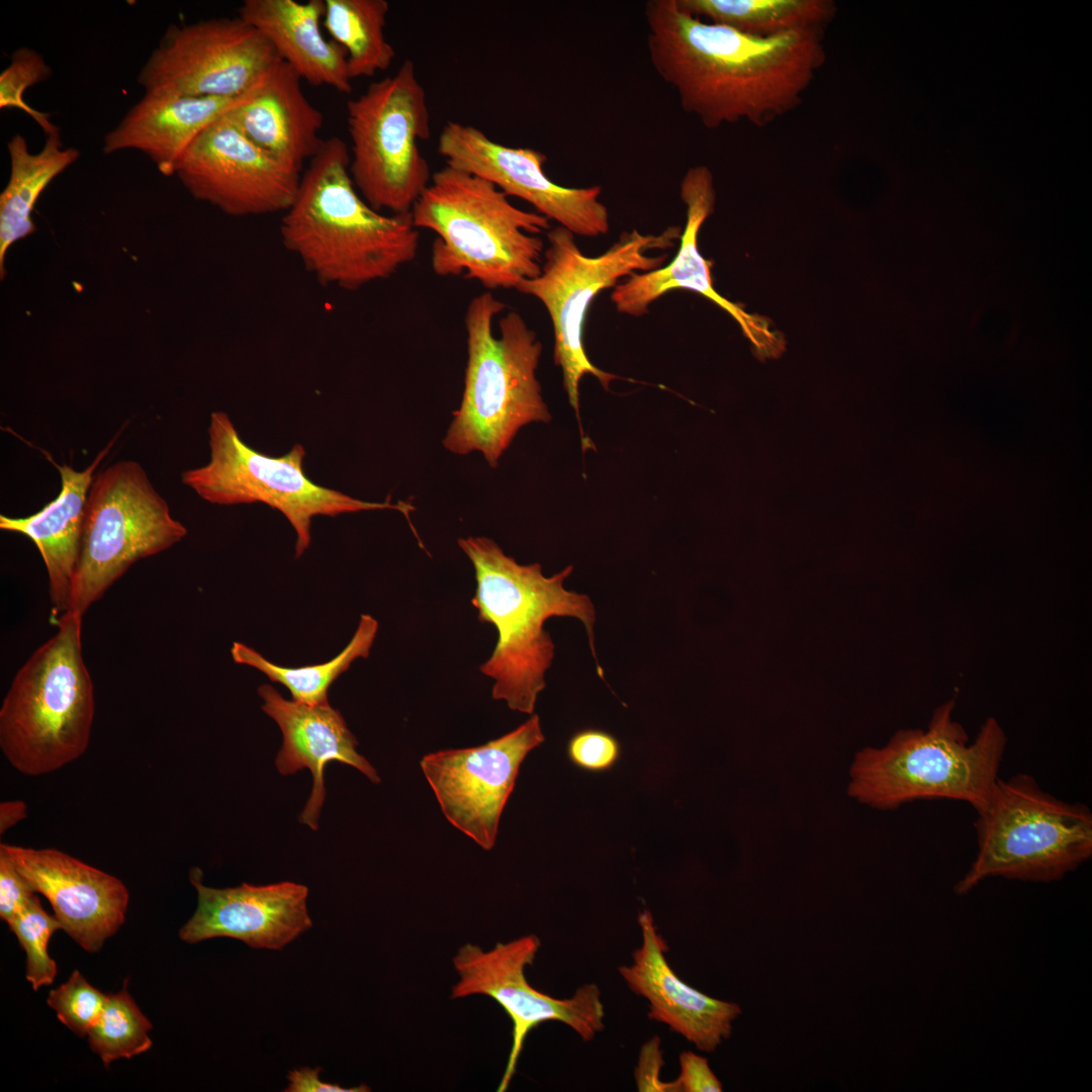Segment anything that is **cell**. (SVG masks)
<instances>
[{
	"label": "cell",
	"mask_w": 1092,
	"mask_h": 1092,
	"mask_svg": "<svg viewBox=\"0 0 1092 1092\" xmlns=\"http://www.w3.org/2000/svg\"><path fill=\"white\" fill-rule=\"evenodd\" d=\"M9 180L0 195V274L5 275V257L17 241L36 228L31 218L35 203L47 186L80 156L79 150L65 148L60 128L46 135L42 149L33 154L25 138L14 134L7 143Z\"/></svg>",
	"instance_id": "4316f807"
},
{
	"label": "cell",
	"mask_w": 1092,
	"mask_h": 1092,
	"mask_svg": "<svg viewBox=\"0 0 1092 1092\" xmlns=\"http://www.w3.org/2000/svg\"><path fill=\"white\" fill-rule=\"evenodd\" d=\"M174 175L195 199L232 216L285 212L302 176L246 138L225 114L195 139Z\"/></svg>",
	"instance_id": "9a60e30c"
},
{
	"label": "cell",
	"mask_w": 1092,
	"mask_h": 1092,
	"mask_svg": "<svg viewBox=\"0 0 1092 1092\" xmlns=\"http://www.w3.org/2000/svg\"><path fill=\"white\" fill-rule=\"evenodd\" d=\"M975 829L978 851L954 885L958 895L989 878L1059 881L1092 856L1090 808L1053 796L1028 774L997 779Z\"/></svg>",
	"instance_id": "ba28073f"
},
{
	"label": "cell",
	"mask_w": 1092,
	"mask_h": 1092,
	"mask_svg": "<svg viewBox=\"0 0 1092 1092\" xmlns=\"http://www.w3.org/2000/svg\"><path fill=\"white\" fill-rule=\"evenodd\" d=\"M347 123L349 171L360 195L377 211L411 212L433 175L419 146L431 136V116L414 62L349 100Z\"/></svg>",
	"instance_id": "30bf717a"
},
{
	"label": "cell",
	"mask_w": 1092,
	"mask_h": 1092,
	"mask_svg": "<svg viewBox=\"0 0 1092 1092\" xmlns=\"http://www.w3.org/2000/svg\"><path fill=\"white\" fill-rule=\"evenodd\" d=\"M543 741L539 716L532 714L496 739L426 754L420 765L446 819L481 848L490 850L520 766Z\"/></svg>",
	"instance_id": "2e32d148"
},
{
	"label": "cell",
	"mask_w": 1092,
	"mask_h": 1092,
	"mask_svg": "<svg viewBox=\"0 0 1092 1092\" xmlns=\"http://www.w3.org/2000/svg\"><path fill=\"white\" fill-rule=\"evenodd\" d=\"M27 806L23 801H6L0 804V833L3 834L26 818Z\"/></svg>",
	"instance_id": "ab89813d"
},
{
	"label": "cell",
	"mask_w": 1092,
	"mask_h": 1092,
	"mask_svg": "<svg viewBox=\"0 0 1092 1092\" xmlns=\"http://www.w3.org/2000/svg\"><path fill=\"white\" fill-rule=\"evenodd\" d=\"M679 1075L667 1082V1092H721L723 1086L708 1059L691 1051L679 1055Z\"/></svg>",
	"instance_id": "8d00e7d4"
},
{
	"label": "cell",
	"mask_w": 1092,
	"mask_h": 1092,
	"mask_svg": "<svg viewBox=\"0 0 1092 1092\" xmlns=\"http://www.w3.org/2000/svg\"><path fill=\"white\" fill-rule=\"evenodd\" d=\"M567 756L578 768L603 772L613 768L621 756V745L611 733L586 728L574 733L567 743Z\"/></svg>",
	"instance_id": "e575fe53"
},
{
	"label": "cell",
	"mask_w": 1092,
	"mask_h": 1092,
	"mask_svg": "<svg viewBox=\"0 0 1092 1092\" xmlns=\"http://www.w3.org/2000/svg\"><path fill=\"white\" fill-rule=\"evenodd\" d=\"M540 945L535 934L497 942L490 949L466 943L452 961L458 980L452 986L451 998L489 997L512 1021V1046L498 1092L510 1086L525 1040L538 1025L562 1022L584 1041L604 1029L605 1010L598 985L584 984L570 998L557 999L529 984L525 971L533 965Z\"/></svg>",
	"instance_id": "4fadbf2b"
},
{
	"label": "cell",
	"mask_w": 1092,
	"mask_h": 1092,
	"mask_svg": "<svg viewBox=\"0 0 1092 1092\" xmlns=\"http://www.w3.org/2000/svg\"><path fill=\"white\" fill-rule=\"evenodd\" d=\"M258 694L262 710L279 726L283 742L277 754V770L284 776L308 768L312 789L299 815V821L312 830L318 827L321 810L326 797L324 768L330 761L351 765L371 782L380 778L373 765L357 751V739L349 730L342 714L330 703L307 705L284 699L270 685H262Z\"/></svg>",
	"instance_id": "7402d4cb"
},
{
	"label": "cell",
	"mask_w": 1092,
	"mask_h": 1092,
	"mask_svg": "<svg viewBox=\"0 0 1092 1092\" xmlns=\"http://www.w3.org/2000/svg\"><path fill=\"white\" fill-rule=\"evenodd\" d=\"M437 150L446 165L488 180L574 235L599 237L610 230L608 208L600 200L602 188L564 187L552 181L544 171L547 157L535 149L508 147L474 125L448 121Z\"/></svg>",
	"instance_id": "e0dca14e"
},
{
	"label": "cell",
	"mask_w": 1092,
	"mask_h": 1092,
	"mask_svg": "<svg viewBox=\"0 0 1092 1092\" xmlns=\"http://www.w3.org/2000/svg\"><path fill=\"white\" fill-rule=\"evenodd\" d=\"M638 921L642 943L632 953V964L619 968L621 977L633 993L647 1000L650 1019L666 1024L700 1051L714 1052L730 1037L740 1006L682 982L665 959L667 946L650 912H642Z\"/></svg>",
	"instance_id": "44dd1931"
},
{
	"label": "cell",
	"mask_w": 1092,
	"mask_h": 1092,
	"mask_svg": "<svg viewBox=\"0 0 1092 1092\" xmlns=\"http://www.w3.org/2000/svg\"><path fill=\"white\" fill-rule=\"evenodd\" d=\"M127 981L117 993L107 994L104 1008L89 1030V1046L108 1067L113 1061L130 1059L149 1051L151 1021L144 1015L126 989Z\"/></svg>",
	"instance_id": "4dcf8cb0"
},
{
	"label": "cell",
	"mask_w": 1092,
	"mask_h": 1092,
	"mask_svg": "<svg viewBox=\"0 0 1092 1092\" xmlns=\"http://www.w3.org/2000/svg\"><path fill=\"white\" fill-rule=\"evenodd\" d=\"M377 631L376 619L370 615H361L348 645L333 659L320 664L280 666L241 642L233 644L231 653L236 663L254 667L271 681L284 686L293 701L307 705L328 704V691L332 684L348 670L355 659L369 656Z\"/></svg>",
	"instance_id": "f546056e"
},
{
	"label": "cell",
	"mask_w": 1092,
	"mask_h": 1092,
	"mask_svg": "<svg viewBox=\"0 0 1092 1092\" xmlns=\"http://www.w3.org/2000/svg\"><path fill=\"white\" fill-rule=\"evenodd\" d=\"M207 432L210 459L203 466L185 470L183 484L213 505L262 503L278 510L295 532L296 558L310 544L315 516L390 509L404 514L410 522L414 507L406 503L361 500L312 482L304 472L306 453L300 444L280 457L265 455L242 440L224 412L211 413Z\"/></svg>",
	"instance_id": "8fae6325"
},
{
	"label": "cell",
	"mask_w": 1092,
	"mask_h": 1092,
	"mask_svg": "<svg viewBox=\"0 0 1092 1092\" xmlns=\"http://www.w3.org/2000/svg\"><path fill=\"white\" fill-rule=\"evenodd\" d=\"M660 1043V1038L653 1036L641 1046L635 1070L638 1091L667 1092L668 1090L667 1082L661 1081L659 1077L664 1065Z\"/></svg>",
	"instance_id": "74e56055"
},
{
	"label": "cell",
	"mask_w": 1092,
	"mask_h": 1092,
	"mask_svg": "<svg viewBox=\"0 0 1092 1092\" xmlns=\"http://www.w3.org/2000/svg\"><path fill=\"white\" fill-rule=\"evenodd\" d=\"M118 435L96 455L84 470L54 463L62 487L58 496L38 512L23 518L0 516V528L29 538L38 549L49 576L54 614L68 610L77 568L86 513L88 492L94 471L109 453Z\"/></svg>",
	"instance_id": "d4e9b609"
},
{
	"label": "cell",
	"mask_w": 1092,
	"mask_h": 1092,
	"mask_svg": "<svg viewBox=\"0 0 1092 1092\" xmlns=\"http://www.w3.org/2000/svg\"><path fill=\"white\" fill-rule=\"evenodd\" d=\"M0 851L47 898L62 929L85 950L98 951L123 924L129 894L116 877L56 848L1 843Z\"/></svg>",
	"instance_id": "d6986e66"
},
{
	"label": "cell",
	"mask_w": 1092,
	"mask_h": 1092,
	"mask_svg": "<svg viewBox=\"0 0 1092 1092\" xmlns=\"http://www.w3.org/2000/svg\"><path fill=\"white\" fill-rule=\"evenodd\" d=\"M325 6L323 25L347 51L351 80L373 77L390 67L396 53L384 34L387 1L325 0Z\"/></svg>",
	"instance_id": "f1b7e54d"
},
{
	"label": "cell",
	"mask_w": 1092,
	"mask_h": 1092,
	"mask_svg": "<svg viewBox=\"0 0 1092 1092\" xmlns=\"http://www.w3.org/2000/svg\"><path fill=\"white\" fill-rule=\"evenodd\" d=\"M189 879L197 891V908L179 930L187 943L231 937L254 948L280 950L312 927L304 885L243 883L216 889L203 885L199 868L190 870Z\"/></svg>",
	"instance_id": "ffe728a7"
},
{
	"label": "cell",
	"mask_w": 1092,
	"mask_h": 1092,
	"mask_svg": "<svg viewBox=\"0 0 1092 1092\" xmlns=\"http://www.w3.org/2000/svg\"><path fill=\"white\" fill-rule=\"evenodd\" d=\"M949 700L932 713L926 729L897 731L880 748L866 747L850 767L848 795L878 810L922 800H952L985 809L1007 746L999 722L987 718L973 742L953 719Z\"/></svg>",
	"instance_id": "5b68a950"
},
{
	"label": "cell",
	"mask_w": 1092,
	"mask_h": 1092,
	"mask_svg": "<svg viewBox=\"0 0 1092 1092\" xmlns=\"http://www.w3.org/2000/svg\"><path fill=\"white\" fill-rule=\"evenodd\" d=\"M644 15L655 72L708 128L763 126L788 113L825 62L822 28L755 36L695 17L677 0H650Z\"/></svg>",
	"instance_id": "6da1fadb"
},
{
	"label": "cell",
	"mask_w": 1092,
	"mask_h": 1092,
	"mask_svg": "<svg viewBox=\"0 0 1092 1092\" xmlns=\"http://www.w3.org/2000/svg\"><path fill=\"white\" fill-rule=\"evenodd\" d=\"M349 166L347 144L338 136L324 140L281 218L280 235L320 283L356 290L413 262L420 233L411 212L372 208L356 189Z\"/></svg>",
	"instance_id": "7a4b0ae2"
},
{
	"label": "cell",
	"mask_w": 1092,
	"mask_h": 1092,
	"mask_svg": "<svg viewBox=\"0 0 1092 1092\" xmlns=\"http://www.w3.org/2000/svg\"><path fill=\"white\" fill-rule=\"evenodd\" d=\"M82 617L67 611L57 632L16 672L0 708V748L26 776L53 772L87 749L94 688L82 655Z\"/></svg>",
	"instance_id": "52a82bcc"
},
{
	"label": "cell",
	"mask_w": 1092,
	"mask_h": 1092,
	"mask_svg": "<svg viewBox=\"0 0 1092 1092\" xmlns=\"http://www.w3.org/2000/svg\"><path fill=\"white\" fill-rule=\"evenodd\" d=\"M248 94L239 98H220L189 96L167 90L147 91L107 132L103 152L141 151L161 174L172 176L195 139Z\"/></svg>",
	"instance_id": "cb8c5ba5"
},
{
	"label": "cell",
	"mask_w": 1092,
	"mask_h": 1092,
	"mask_svg": "<svg viewBox=\"0 0 1092 1092\" xmlns=\"http://www.w3.org/2000/svg\"><path fill=\"white\" fill-rule=\"evenodd\" d=\"M35 894L11 859L0 851V918L8 923Z\"/></svg>",
	"instance_id": "d590c367"
},
{
	"label": "cell",
	"mask_w": 1092,
	"mask_h": 1092,
	"mask_svg": "<svg viewBox=\"0 0 1092 1092\" xmlns=\"http://www.w3.org/2000/svg\"><path fill=\"white\" fill-rule=\"evenodd\" d=\"M458 545L475 571L471 604L479 621L493 625L498 634L490 657L479 670L494 680L493 700L505 701L513 711L533 714L554 657L555 646L544 629L545 622L552 617L581 621L598 662L594 604L586 595L564 588L571 565L545 576L539 563H518L489 538H460Z\"/></svg>",
	"instance_id": "3957f363"
},
{
	"label": "cell",
	"mask_w": 1092,
	"mask_h": 1092,
	"mask_svg": "<svg viewBox=\"0 0 1092 1092\" xmlns=\"http://www.w3.org/2000/svg\"><path fill=\"white\" fill-rule=\"evenodd\" d=\"M301 78L281 61L225 115L255 145L302 169L320 150L323 113L305 97Z\"/></svg>",
	"instance_id": "603a6c76"
},
{
	"label": "cell",
	"mask_w": 1092,
	"mask_h": 1092,
	"mask_svg": "<svg viewBox=\"0 0 1092 1092\" xmlns=\"http://www.w3.org/2000/svg\"><path fill=\"white\" fill-rule=\"evenodd\" d=\"M186 535L139 462L121 460L108 466L94 477L88 492L67 611L83 616L134 562L171 548Z\"/></svg>",
	"instance_id": "7c38bea8"
},
{
	"label": "cell",
	"mask_w": 1092,
	"mask_h": 1092,
	"mask_svg": "<svg viewBox=\"0 0 1092 1092\" xmlns=\"http://www.w3.org/2000/svg\"><path fill=\"white\" fill-rule=\"evenodd\" d=\"M689 14L755 36L822 28L836 13L829 0H677Z\"/></svg>",
	"instance_id": "83f0119b"
},
{
	"label": "cell",
	"mask_w": 1092,
	"mask_h": 1092,
	"mask_svg": "<svg viewBox=\"0 0 1092 1092\" xmlns=\"http://www.w3.org/2000/svg\"><path fill=\"white\" fill-rule=\"evenodd\" d=\"M325 9V0H246L239 17L257 28L301 79L349 94L347 51L323 35Z\"/></svg>",
	"instance_id": "484cf974"
},
{
	"label": "cell",
	"mask_w": 1092,
	"mask_h": 1092,
	"mask_svg": "<svg viewBox=\"0 0 1092 1092\" xmlns=\"http://www.w3.org/2000/svg\"><path fill=\"white\" fill-rule=\"evenodd\" d=\"M574 236L560 225L550 229L539 275L521 281L515 289L542 302L551 318L554 361L562 369L564 389L579 421L582 377L594 375L605 389L616 378L595 366L584 350V322L593 300L622 278L662 267L667 255L650 256L648 251L672 247L681 235L678 226H669L659 235L625 232L597 257L584 255Z\"/></svg>",
	"instance_id": "9c48e42d"
},
{
	"label": "cell",
	"mask_w": 1092,
	"mask_h": 1092,
	"mask_svg": "<svg viewBox=\"0 0 1092 1092\" xmlns=\"http://www.w3.org/2000/svg\"><path fill=\"white\" fill-rule=\"evenodd\" d=\"M106 996L75 970L67 982L50 992L47 1004L64 1025L84 1037L101 1015Z\"/></svg>",
	"instance_id": "836d02e7"
},
{
	"label": "cell",
	"mask_w": 1092,
	"mask_h": 1092,
	"mask_svg": "<svg viewBox=\"0 0 1092 1092\" xmlns=\"http://www.w3.org/2000/svg\"><path fill=\"white\" fill-rule=\"evenodd\" d=\"M281 61L270 41L239 16L212 18L169 26L138 82L145 92L239 98Z\"/></svg>",
	"instance_id": "5bb4252c"
},
{
	"label": "cell",
	"mask_w": 1092,
	"mask_h": 1092,
	"mask_svg": "<svg viewBox=\"0 0 1092 1092\" xmlns=\"http://www.w3.org/2000/svg\"><path fill=\"white\" fill-rule=\"evenodd\" d=\"M320 1067L315 1069L301 1068L288 1073V1087L285 1092H367L370 1088L362 1084L357 1087L344 1088L338 1084L325 1083L320 1079Z\"/></svg>",
	"instance_id": "f35d334b"
},
{
	"label": "cell",
	"mask_w": 1092,
	"mask_h": 1092,
	"mask_svg": "<svg viewBox=\"0 0 1092 1092\" xmlns=\"http://www.w3.org/2000/svg\"><path fill=\"white\" fill-rule=\"evenodd\" d=\"M51 75L52 69L42 55L26 47L12 54L10 64L0 74V108L25 112L38 123L46 135L58 126L51 122L49 114L29 106L23 95L28 88L43 82Z\"/></svg>",
	"instance_id": "d6a6232c"
},
{
	"label": "cell",
	"mask_w": 1092,
	"mask_h": 1092,
	"mask_svg": "<svg viewBox=\"0 0 1092 1092\" xmlns=\"http://www.w3.org/2000/svg\"><path fill=\"white\" fill-rule=\"evenodd\" d=\"M415 226L437 235L435 274L463 275L487 291L515 289L539 275L550 230L542 214L514 205L486 179L445 164L411 210Z\"/></svg>",
	"instance_id": "277c9868"
},
{
	"label": "cell",
	"mask_w": 1092,
	"mask_h": 1092,
	"mask_svg": "<svg viewBox=\"0 0 1092 1092\" xmlns=\"http://www.w3.org/2000/svg\"><path fill=\"white\" fill-rule=\"evenodd\" d=\"M505 308L491 291L468 303L464 389L443 440L454 454L480 452L492 468L522 427L551 420L536 376L542 343L515 310L498 321L495 336L493 321Z\"/></svg>",
	"instance_id": "8992f818"
},
{
	"label": "cell",
	"mask_w": 1092,
	"mask_h": 1092,
	"mask_svg": "<svg viewBox=\"0 0 1092 1092\" xmlns=\"http://www.w3.org/2000/svg\"><path fill=\"white\" fill-rule=\"evenodd\" d=\"M679 196L686 206L687 220L676 255L668 265L635 273L616 285L611 295L616 309L623 314L641 316L666 292L692 290L714 301L738 323L759 359L779 357L785 350L780 333L772 331L767 321L746 312L715 290L710 264L699 251L700 229L713 213L716 201L711 170L705 165L691 167L680 182Z\"/></svg>",
	"instance_id": "ac0fdd59"
},
{
	"label": "cell",
	"mask_w": 1092,
	"mask_h": 1092,
	"mask_svg": "<svg viewBox=\"0 0 1092 1092\" xmlns=\"http://www.w3.org/2000/svg\"><path fill=\"white\" fill-rule=\"evenodd\" d=\"M7 924L26 953L25 977L32 989L37 991L42 986L51 985L57 976V965L49 956L48 944L53 933L62 929L60 921L43 909L34 894L24 909Z\"/></svg>",
	"instance_id": "1f68e13d"
}]
</instances>
